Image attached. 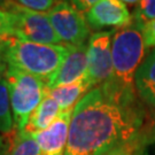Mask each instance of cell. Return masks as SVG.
Listing matches in <instances>:
<instances>
[{
	"label": "cell",
	"instance_id": "obj_1",
	"mask_svg": "<svg viewBox=\"0 0 155 155\" xmlns=\"http://www.w3.org/2000/svg\"><path fill=\"white\" fill-rule=\"evenodd\" d=\"M140 104L125 106L91 90L74 107L64 155H100L144 132Z\"/></svg>",
	"mask_w": 155,
	"mask_h": 155
},
{
	"label": "cell",
	"instance_id": "obj_2",
	"mask_svg": "<svg viewBox=\"0 0 155 155\" xmlns=\"http://www.w3.org/2000/svg\"><path fill=\"white\" fill-rule=\"evenodd\" d=\"M145 52L143 33L136 24L131 23L114 31L111 41V75L107 82L99 86L108 98L125 106L139 104L134 77L144 60Z\"/></svg>",
	"mask_w": 155,
	"mask_h": 155
},
{
	"label": "cell",
	"instance_id": "obj_3",
	"mask_svg": "<svg viewBox=\"0 0 155 155\" xmlns=\"http://www.w3.org/2000/svg\"><path fill=\"white\" fill-rule=\"evenodd\" d=\"M8 68L25 72L48 83L69 53V45H45L18 38L11 39L1 48Z\"/></svg>",
	"mask_w": 155,
	"mask_h": 155
},
{
	"label": "cell",
	"instance_id": "obj_4",
	"mask_svg": "<svg viewBox=\"0 0 155 155\" xmlns=\"http://www.w3.org/2000/svg\"><path fill=\"white\" fill-rule=\"evenodd\" d=\"M4 78L9 91L14 129L22 131L32 111L47 95V82L12 68H7Z\"/></svg>",
	"mask_w": 155,
	"mask_h": 155
},
{
	"label": "cell",
	"instance_id": "obj_5",
	"mask_svg": "<svg viewBox=\"0 0 155 155\" xmlns=\"http://www.w3.org/2000/svg\"><path fill=\"white\" fill-rule=\"evenodd\" d=\"M0 7L11 14L12 27L16 38L45 45L61 44L46 14L25 9L17 5L16 1L0 2Z\"/></svg>",
	"mask_w": 155,
	"mask_h": 155
},
{
	"label": "cell",
	"instance_id": "obj_6",
	"mask_svg": "<svg viewBox=\"0 0 155 155\" xmlns=\"http://www.w3.org/2000/svg\"><path fill=\"white\" fill-rule=\"evenodd\" d=\"M46 15L63 45H84L91 37L86 18L71 2L59 1Z\"/></svg>",
	"mask_w": 155,
	"mask_h": 155
},
{
	"label": "cell",
	"instance_id": "obj_7",
	"mask_svg": "<svg viewBox=\"0 0 155 155\" xmlns=\"http://www.w3.org/2000/svg\"><path fill=\"white\" fill-rule=\"evenodd\" d=\"M114 31L91 35L87 43V70L85 78L91 89L101 86L111 75V41Z\"/></svg>",
	"mask_w": 155,
	"mask_h": 155
},
{
	"label": "cell",
	"instance_id": "obj_8",
	"mask_svg": "<svg viewBox=\"0 0 155 155\" xmlns=\"http://www.w3.org/2000/svg\"><path fill=\"white\" fill-rule=\"evenodd\" d=\"M90 28L100 30L102 28L121 29L132 23V16L124 1L99 0L95 1L84 14Z\"/></svg>",
	"mask_w": 155,
	"mask_h": 155
},
{
	"label": "cell",
	"instance_id": "obj_9",
	"mask_svg": "<svg viewBox=\"0 0 155 155\" xmlns=\"http://www.w3.org/2000/svg\"><path fill=\"white\" fill-rule=\"evenodd\" d=\"M72 111L74 108L61 111L47 129L33 136L40 147L41 155H64Z\"/></svg>",
	"mask_w": 155,
	"mask_h": 155
},
{
	"label": "cell",
	"instance_id": "obj_10",
	"mask_svg": "<svg viewBox=\"0 0 155 155\" xmlns=\"http://www.w3.org/2000/svg\"><path fill=\"white\" fill-rule=\"evenodd\" d=\"M87 70V45L70 46L69 53L62 62L58 71L47 83L48 89L66 85L85 77Z\"/></svg>",
	"mask_w": 155,
	"mask_h": 155
},
{
	"label": "cell",
	"instance_id": "obj_11",
	"mask_svg": "<svg viewBox=\"0 0 155 155\" xmlns=\"http://www.w3.org/2000/svg\"><path fill=\"white\" fill-rule=\"evenodd\" d=\"M136 91L140 99L155 109V48L145 55L134 77Z\"/></svg>",
	"mask_w": 155,
	"mask_h": 155
},
{
	"label": "cell",
	"instance_id": "obj_12",
	"mask_svg": "<svg viewBox=\"0 0 155 155\" xmlns=\"http://www.w3.org/2000/svg\"><path fill=\"white\" fill-rule=\"evenodd\" d=\"M60 113H61V109L59 105L47 92V95L39 104L38 107L32 111L22 131L20 132L33 137L35 134L44 131L45 129L50 127L55 121L56 117L60 115Z\"/></svg>",
	"mask_w": 155,
	"mask_h": 155
},
{
	"label": "cell",
	"instance_id": "obj_13",
	"mask_svg": "<svg viewBox=\"0 0 155 155\" xmlns=\"http://www.w3.org/2000/svg\"><path fill=\"white\" fill-rule=\"evenodd\" d=\"M86 78L83 77L76 82L48 89V94L56 101L61 111L72 109L79 100L91 91Z\"/></svg>",
	"mask_w": 155,
	"mask_h": 155
},
{
	"label": "cell",
	"instance_id": "obj_14",
	"mask_svg": "<svg viewBox=\"0 0 155 155\" xmlns=\"http://www.w3.org/2000/svg\"><path fill=\"white\" fill-rule=\"evenodd\" d=\"M9 138L5 139V147L1 150L5 155H41L36 139L13 129ZM5 138V136H4Z\"/></svg>",
	"mask_w": 155,
	"mask_h": 155
},
{
	"label": "cell",
	"instance_id": "obj_15",
	"mask_svg": "<svg viewBox=\"0 0 155 155\" xmlns=\"http://www.w3.org/2000/svg\"><path fill=\"white\" fill-rule=\"evenodd\" d=\"M14 121L12 114L11 98L5 78H0V132L7 134L13 131Z\"/></svg>",
	"mask_w": 155,
	"mask_h": 155
},
{
	"label": "cell",
	"instance_id": "obj_16",
	"mask_svg": "<svg viewBox=\"0 0 155 155\" xmlns=\"http://www.w3.org/2000/svg\"><path fill=\"white\" fill-rule=\"evenodd\" d=\"M131 16L132 23L139 29L147 23L155 21V0L138 1V4L134 6Z\"/></svg>",
	"mask_w": 155,
	"mask_h": 155
},
{
	"label": "cell",
	"instance_id": "obj_17",
	"mask_svg": "<svg viewBox=\"0 0 155 155\" xmlns=\"http://www.w3.org/2000/svg\"><path fill=\"white\" fill-rule=\"evenodd\" d=\"M146 143V138H145V133L143 132L140 136L136 137L132 140H129L124 144H121L110 148L107 152H104L100 155H134L139 150L140 146Z\"/></svg>",
	"mask_w": 155,
	"mask_h": 155
},
{
	"label": "cell",
	"instance_id": "obj_18",
	"mask_svg": "<svg viewBox=\"0 0 155 155\" xmlns=\"http://www.w3.org/2000/svg\"><path fill=\"white\" fill-rule=\"evenodd\" d=\"M13 38H15V35L12 27L11 14L0 7V48Z\"/></svg>",
	"mask_w": 155,
	"mask_h": 155
},
{
	"label": "cell",
	"instance_id": "obj_19",
	"mask_svg": "<svg viewBox=\"0 0 155 155\" xmlns=\"http://www.w3.org/2000/svg\"><path fill=\"white\" fill-rule=\"evenodd\" d=\"M16 4L29 11L47 14L56 5V1H53V0H20V1H16Z\"/></svg>",
	"mask_w": 155,
	"mask_h": 155
},
{
	"label": "cell",
	"instance_id": "obj_20",
	"mask_svg": "<svg viewBox=\"0 0 155 155\" xmlns=\"http://www.w3.org/2000/svg\"><path fill=\"white\" fill-rule=\"evenodd\" d=\"M143 38H144L145 47L148 48H155V21L145 24L144 27L140 28Z\"/></svg>",
	"mask_w": 155,
	"mask_h": 155
},
{
	"label": "cell",
	"instance_id": "obj_21",
	"mask_svg": "<svg viewBox=\"0 0 155 155\" xmlns=\"http://www.w3.org/2000/svg\"><path fill=\"white\" fill-rule=\"evenodd\" d=\"M7 68H8V66H7V63H6V61H5V59H4V56H2V54L0 53V78L4 77L6 70H7Z\"/></svg>",
	"mask_w": 155,
	"mask_h": 155
},
{
	"label": "cell",
	"instance_id": "obj_22",
	"mask_svg": "<svg viewBox=\"0 0 155 155\" xmlns=\"http://www.w3.org/2000/svg\"><path fill=\"white\" fill-rule=\"evenodd\" d=\"M4 147H5V138L4 136H0V152L4 150Z\"/></svg>",
	"mask_w": 155,
	"mask_h": 155
},
{
	"label": "cell",
	"instance_id": "obj_23",
	"mask_svg": "<svg viewBox=\"0 0 155 155\" xmlns=\"http://www.w3.org/2000/svg\"><path fill=\"white\" fill-rule=\"evenodd\" d=\"M0 155H5V154H4V153H2V152H0Z\"/></svg>",
	"mask_w": 155,
	"mask_h": 155
}]
</instances>
